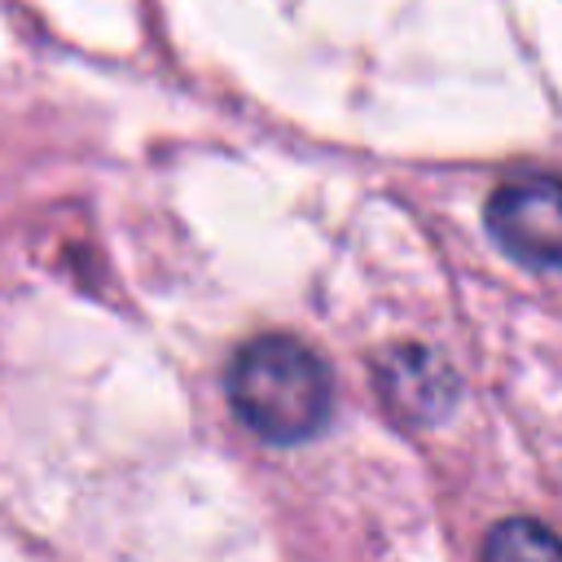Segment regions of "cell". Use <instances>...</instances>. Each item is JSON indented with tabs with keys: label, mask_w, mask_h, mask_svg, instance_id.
Instances as JSON below:
<instances>
[{
	"label": "cell",
	"mask_w": 562,
	"mask_h": 562,
	"mask_svg": "<svg viewBox=\"0 0 562 562\" xmlns=\"http://www.w3.org/2000/svg\"><path fill=\"white\" fill-rule=\"evenodd\" d=\"M224 386L237 422L268 443H307L334 413V382L325 360L290 334L250 338L233 356Z\"/></svg>",
	"instance_id": "obj_1"
},
{
	"label": "cell",
	"mask_w": 562,
	"mask_h": 562,
	"mask_svg": "<svg viewBox=\"0 0 562 562\" xmlns=\"http://www.w3.org/2000/svg\"><path fill=\"white\" fill-rule=\"evenodd\" d=\"M483 224L527 268H562V176H518L492 189Z\"/></svg>",
	"instance_id": "obj_2"
},
{
	"label": "cell",
	"mask_w": 562,
	"mask_h": 562,
	"mask_svg": "<svg viewBox=\"0 0 562 562\" xmlns=\"http://www.w3.org/2000/svg\"><path fill=\"white\" fill-rule=\"evenodd\" d=\"M373 382H378L386 413L404 426H435L439 417L452 413L457 391H461L452 364L422 342L386 347L373 360Z\"/></svg>",
	"instance_id": "obj_3"
},
{
	"label": "cell",
	"mask_w": 562,
	"mask_h": 562,
	"mask_svg": "<svg viewBox=\"0 0 562 562\" xmlns=\"http://www.w3.org/2000/svg\"><path fill=\"white\" fill-rule=\"evenodd\" d=\"M479 562H562V536L540 518H501L483 536Z\"/></svg>",
	"instance_id": "obj_4"
}]
</instances>
